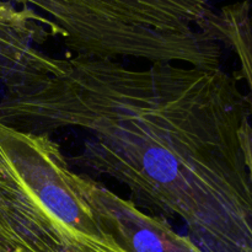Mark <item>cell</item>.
Segmentation results:
<instances>
[{"instance_id":"cell-1","label":"cell","mask_w":252,"mask_h":252,"mask_svg":"<svg viewBox=\"0 0 252 252\" xmlns=\"http://www.w3.org/2000/svg\"><path fill=\"white\" fill-rule=\"evenodd\" d=\"M252 102L238 73L171 63L48 56L6 86L0 121L85 137L69 162L126 186L140 208L181 221L204 252H252L240 130Z\"/></svg>"},{"instance_id":"cell-2","label":"cell","mask_w":252,"mask_h":252,"mask_svg":"<svg viewBox=\"0 0 252 252\" xmlns=\"http://www.w3.org/2000/svg\"><path fill=\"white\" fill-rule=\"evenodd\" d=\"M209 0H47L42 15L73 57L220 68Z\"/></svg>"},{"instance_id":"cell-3","label":"cell","mask_w":252,"mask_h":252,"mask_svg":"<svg viewBox=\"0 0 252 252\" xmlns=\"http://www.w3.org/2000/svg\"><path fill=\"white\" fill-rule=\"evenodd\" d=\"M103 233L85 196L83 174L58 143L0 121V241L66 252L78 239Z\"/></svg>"},{"instance_id":"cell-4","label":"cell","mask_w":252,"mask_h":252,"mask_svg":"<svg viewBox=\"0 0 252 252\" xmlns=\"http://www.w3.org/2000/svg\"><path fill=\"white\" fill-rule=\"evenodd\" d=\"M85 196L102 228L129 252H204L175 230L167 219L140 208L130 198L83 175Z\"/></svg>"},{"instance_id":"cell-5","label":"cell","mask_w":252,"mask_h":252,"mask_svg":"<svg viewBox=\"0 0 252 252\" xmlns=\"http://www.w3.org/2000/svg\"><path fill=\"white\" fill-rule=\"evenodd\" d=\"M49 37H59V32L46 16L0 0V80L5 86L32 68L42 53L38 46Z\"/></svg>"},{"instance_id":"cell-6","label":"cell","mask_w":252,"mask_h":252,"mask_svg":"<svg viewBox=\"0 0 252 252\" xmlns=\"http://www.w3.org/2000/svg\"><path fill=\"white\" fill-rule=\"evenodd\" d=\"M207 27L209 32L228 47L239 62L236 71L246 85L252 102V5L249 0H240L212 11Z\"/></svg>"},{"instance_id":"cell-7","label":"cell","mask_w":252,"mask_h":252,"mask_svg":"<svg viewBox=\"0 0 252 252\" xmlns=\"http://www.w3.org/2000/svg\"><path fill=\"white\" fill-rule=\"evenodd\" d=\"M68 252H129L108 233L86 235L69 246Z\"/></svg>"},{"instance_id":"cell-8","label":"cell","mask_w":252,"mask_h":252,"mask_svg":"<svg viewBox=\"0 0 252 252\" xmlns=\"http://www.w3.org/2000/svg\"><path fill=\"white\" fill-rule=\"evenodd\" d=\"M241 143V150L244 154V160H245L246 169L249 174V181H250L251 193H252V122L251 117L246 118L241 125L240 130H239Z\"/></svg>"},{"instance_id":"cell-9","label":"cell","mask_w":252,"mask_h":252,"mask_svg":"<svg viewBox=\"0 0 252 252\" xmlns=\"http://www.w3.org/2000/svg\"><path fill=\"white\" fill-rule=\"evenodd\" d=\"M0 252H38V251H31V250H22V249L10 248V246L5 245L0 241Z\"/></svg>"}]
</instances>
